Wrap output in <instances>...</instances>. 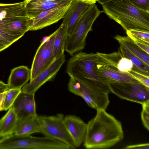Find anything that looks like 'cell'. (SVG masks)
I'll use <instances>...</instances> for the list:
<instances>
[{
    "instance_id": "obj_17",
    "label": "cell",
    "mask_w": 149,
    "mask_h": 149,
    "mask_svg": "<svg viewBox=\"0 0 149 149\" xmlns=\"http://www.w3.org/2000/svg\"><path fill=\"white\" fill-rule=\"evenodd\" d=\"M30 20L26 16L13 17L4 23V27L10 34L19 39L29 31Z\"/></svg>"
},
{
    "instance_id": "obj_33",
    "label": "cell",
    "mask_w": 149,
    "mask_h": 149,
    "mask_svg": "<svg viewBox=\"0 0 149 149\" xmlns=\"http://www.w3.org/2000/svg\"><path fill=\"white\" fill-rule=\"evenodd\" d=\"M9 89L0 93V111L4 110L3 106L5 96Z\"/></svg>"
},
{
    "instance_id": "obj_14",
    "label": "cell",
    "mask_w": 149,
    "mask_h": 149,
    "mask_svg": "<svg viewBox=\"0 0 149 149\" xmlns=\"http://www.w3.org/2000/svg\"><path fill=\"white\" fill-rule=\"evenodd\" d=\"M90 5L84 2L72 0L62 23L64 28L66 39L72 32L81 15Z\"/></svg>"
},
{
    "instance_id": "obj_8",
    "label": "cell",
    "mask_w": 149,
    "mask_h": 149,
    "mask_svg": "<svg viewBox=\"0 0 149 149\" xmlns=\"http://www.w3.org/2000/svg\"><path fill=\"white\" fill-rule=\"evenodd\" d=\"M107 84L111 92L120 98L141 104L149 100V87L139 82H116Z\"/></svg>"
},
{
    "instance_id": "obj_37",
    "label": "cell",
    "mask_w": 149,
    "mask_h": 149,
    "mask_svg": "<svg viewBox=\"0 0 149 149\" xmlns=\"http://www.w3.org/2000/svg\"></svg>"
},
{
    "instance_id": "obj_26",
    "label": "cell",
    "mask_w": 149,
    "mask_h": 149,
    "mask_svg": "<svg viewBox=\"0 0 149 149\" xmlns=\"http://www.w3.org/2000/svg\"><path fill=\"white\" fill-rule=\"evenodd\" d=\"M127 36L132 40H138L149 43V31L136 29L126 31Z\"/></svg>"
},
{
    "instance_id": "obj_32",
    "label": "cell",
    "mask_w": 149,
    "mask_h": 149,
    "mask_svg": "<svg viewBox=\"0 0 149 149\" xmlns=\"http://www.w3.org/2000/svg\"><path fill=\"white\" fill-rule=\"evenodd\" d=\"M123 148L128 149H149V144L148 143L140 144H138L130 145L125 147Z\"/></svg>"
},
{
    "instance_id": "obj_19",
    "label": "cell",
    "mask_w": 149,
    "mask_h": 149,
    "mask_svg": "<svg viewBox=\"0 0 149 149\" xmlns=\"http://www.w3.org/2000/svg\"><path fill=\"white\" fill-rule=\"evenodd\" d=\"M31 117L18 120L14 134L21 135H29L40 132L37 116Z\"/></svg>"
},
{
    "instance_id": "obj_36",
    "label": "cell",
    "mask_w": 149,
    "mask_h": 149,
    "mask_svg": "<svg viewBox=\"0 0 149 149\" xmlns=\"http://www.w3.org/2000/svg\"><path fill=\"white\" fill-rule=\"evenodd\" d=\"M1 118L0 119V124H1ZM1 138V136H0V138Z\"/></svg>"
},
{
    "instance_id": "obj_4",
    "label": "cell",
    "mask_w": 149,
    "mask_h": 149,
    "mask_svg": "<svg viewBox=\"0 0 149 149\" xmlns=\"http://www.w3.org/2000/svg\"><path fill=\"white\" fill-rule=\"evenodd\" d=\"M103 11L95 3L90 5L81 15L70 35L66 38L65 51L72 56L83 49L88 33L92 31L94 22Z\"/></svg>"
},
{
    "instance_id": "obj_30",
    "label": "cell",
    "mask_w": 149,
    "mask_h": 149,
    "mask_svg": "<svg viewBox=\"0 0 149 149\" xmlns=\"http://www.w3.org/2000/svg\"><path fill=\"white\" fill-rule=\"evenodd\" d=\"M134 6L141 10L149 12V0H129Z\"/></svg>"
},
{
    "instance_id": "obj_11",
    "label": "cell",
    "mask_w": 149,
    "mask_h": 149,
    "mask_svg": "<svg viewBox=\"0 0 149 149\" xmlns=\"http://www.w3.org/2000/svg\"><path fill=\"white\" fill-rule=\"evenodd\" d=\"M65 58L64 54L57 57L48 68L29 83L24 85L21 88L22 91L35 94L42 85L55 77L64 63Z\"/></svg>"
},
{
    "instance_id": "obj_24",
    "label": "cell",
    "mask_w": 149,
    "mask_h": 149,
    "mask_svg": "<svg viewBox=\"0 0 149 149\" xmlns=\"http://www.w3.org/2000/svg\"><path fill=\"white\" fill-rule=\"evenodd\" d=\"M6 22L0 23V52L19 39L11 35L6 31L4 25Z\"/></svg>"
},
{
    "instance_id": "obj_21",
    "label": "cell",
    "mask_w": 149,
    "mask_h": 149,
    "mask_svg": "<svg viewBox=\"0 0 149 149\" xmlns=\"http://www.w3.org/2000/svg\"><path fill=\"white\" fill-rule=\"evenodd\" d=\"M1 119L0 125L1 137L14 134L18 118L13 108L12 107L10 108Z\"/></svg>"
},
{
    "instance_id": "obj_6",
    "label": "cell",
    "mask_w": 149,
    "mask_h": 149,
    "mask_svg": "<svg viewBox=\"0 0 149 149\" xmlns=\"http://www.w3.org/2000/svg\"><path fill=\"white\" fill-rule=\"evenodd\" d=\"M68 86L69 91L81 97L89 107L96 110H106L110 102L108 93L88 86L74 79L70 78Z\"/></svg>"
},
{
    "instance_id": "obj_7",
    "label": "cell",
    "mask_w": 149,
    "mask_h": 149,
    "mask_svg": "<svg viewBox=\"0 0 149 149\" xmlns=\"http://www.w3.org/2000/svg\"><path fill=\"white\" fill-rule=\"evenodd\" d=\"M64 117L62 113L54 116H38L40 133L64 143L70 149H76L77 148L64 123Z\"/></svg>"
},
{
    "instance_id": "obj_16",
    "label": "cell",
    "mask_w": 149,
    "mask_h": 149,
    "mask_svg": "<svg viewBox=\"0 0 149 149\" xmlns=\"http://www.w3.org/2000/svg\"><path fill=\"white\" fill-rule=\"evenodd\" d=\"M30 70L27 66L22 65L14 68L11 70L8 79V88L21 89L30 79Z\"/></svg>"
},
{
    "instance_id": "obj_10",
    "label": "cell",
    "mask_w": 149,
    "mask_h": 149,
    "mask_svg": "<svg viewBox=\"0 0 149 149\" xmlns=\"http://www.w3.org/2000/svg\"><path fill=\"white\" fill-rule=\"evenodd\" d=\"M72 0L65 2L51 9L42 12L30 19L29 31L40 30L57 22L63 19L70 7Z\"/></svg>"
},
{
    "instance_id": "obj_27",
    "label": "cell",
    "mask_w": 149,
    "mask_h": 149,
    "mask_svg": "<svg viewBox=\"0 0 149 149\" xmlns=\"http://www.w3.org/2000/svg\"><path fill=\"white\" fill-rule=\"evenodd\" d=\"M117 66L120 72L127 73L132 69L134 64L130 59L123 56L118 60Z\"/></svg>"
},
{
    "instance_id": "obj_35",
    "label": "cell",
    "mask_w": 149,
    "mask_h": 149,
    "mask_svg": "<svg viewBox=\"0 0 149 149\" xmlns=\"http://www.w3.org/2000/svg\"><path fill=\"white\" fill-rule=\"evenodd\" d=\"M96 1H97L101 4L102 5L106 3H107L111 0H96Z\"/></svg>"
},
{
    "instance_id": "obj_1",
    "label": "cell",
    "mask_w": 149,
    "mask_h": 149,
    "mask_svg": "<svg viewBox=\"0 0 149 149\" xmlns=\"http://www.w3.org/2000/svg\"><path fill=\"white\" fill-rule=\"evenodd\" d=\"M87 124L84 146L87 149H107L122 141L124 132L121 122L105 110L97 109Z\"/></svg>"
},
{
    "instance_id": "obj_25",
    "label": "cell",
    "mask_w": 149,
    "mask_h": 149,
    "mask_svg": "<svg viewBox=\"0 0 149 149\" xmlns=\"http://www.w3.org/2000/svg\"><path fill=\"white\" fill-rule=\"evenodd\" d=\"M21 91V89H11L8 90L4 101V110L7 111L12 107L16 98Z\"/></svg>"
},
{
    "instance_id": "obj_12",
    "label": "cell",
    "mask_w": 149,
    "mask_h": 149,
    "mask_svg": "<svg viewBox=\"0 0 149 149\" xmlns=\"http://www.w3.org/2000/svg\"><path fill=\"white\" fill-rule=\"evenodd\" d=\"M18 120L37 116L35 94L21 91L18 95L12 107Z\"/></svg>"
},
{
    "instance_id": "obj_3",
    "label": "cell",
    "mask_w": 149,
    "mask_h": 149,
    "mask_svg": "<svg viewBox=\"0 0 149 149\" xmlns=\"http://www.w3.org/2000/svg\"><path fill=\"white\" fill-rule=\"evenodd\" d=\"M97 56L96 53L82 52L73 55L67 61V72L70 78L109 93L111 92L108 84L101 81L95 72Z\"/></svg>"
},
{
    "instance_id": "obj_2",
    "label": "cell",
    "mask_w": 149,
    "mask_h": 149,
    "mask_svg": "<svg viewBox=\"0 0 149 149\" xmlns=\"http://www.w3.org/2000/svg\"><path fill=\"white\" fill-rule=\"evenodd\" d=\"M102 7L103 12L126 31H149V12L138 8L129 0H111Z\"/></svg>"
},
{
    "instance_id": "obj_9",
    "label": "cell",
    "mask_w": 149,
    "mask_h": 149,
    "mask_svg": "<svg viewBox=\"0 0 149 149\" xmlns=\"http://www.w3.org/2000/svg\"><path fill=\"white\" fill-rule=\"evenodd\" d=\"M58 29L42 41L37 50L30 69V81L48 68L55 58L53 45Z\"/></svg>"
},
{
    "instance_id": "obj_34",
    "label": "cell",
    "mask_w": 149,
    "mask_h": 149,
    "mask_svg": "<svg viewBox=\"0 0 149 149\" xmlns=\"http://www.w3.org/2000/svg\"><path fill=\"white\" fill-rule=\"evenodd\" d=\"M79 1L89 3L91 4L95 3L96 2V0H73Z\"/></svg>"
},
{
    "instance_id": "obj_20",
    "label": "cell",
    "mask_w": 149,
    "mask_h": 149,
    "mask_svg": "<svg viewBox=\"0 0 149 149\" xmlns=\"http://www.w3.org/2000/svg\"><path fill=\"white\" fill-rule=\"evenodd\" d=\"M120 45L137 57L149 66V54L139 47L128 36L117 35L114 37Z\"/></svg>"
},
{
    "instance_id": "obj_18",
    "label": "cell",
    "mask_w": 149,
    "mask_h": 149,
    "mask_svg": "<svg viewBox=\"0 0 149 149\" xmlns=\"http://www.w3.org/2000/svg\"><path fill=\"white\" fill-rule=\"evenodd\" d=\"M27 0L10 4L0 3V22L8 21L11 18L26 16L25 6Z\"/></svg>"
},
{
    "instance_id": "obj_31",
    "label": "cell",
    "mask_w": 149,
    "mask_h": 149,
    "mask_svg": "<svg viewBox=\"0 0 149 149\" xmlns=\"http://www.w3.org/2000/svg\"><path fill=\"white\" fill-rule=\"evenodd\" d=\"M132 40L141 49L149 54V43L142 40Z\"/></svg>"
},
{
    "instance_id": "obj_22",
    "label": "cell",
    "mask_w": 149,
    "mask_h": 149,
    "mask_svg": "<svg viewBox=\"0 0 149 149\" xmlns=\"http://www.w3.org/2000/svg\"><path fill=\"white\" fill-rule=\"evenodd\" d=\"M119 50L123 56L132 61L134 64L132 69L149 76V66L122 46L120 45Z\"/></svg>"
},
{
    "instance_id": "obj_29",
    "label": "cell",
    "mask_w": 149,
    "mask_h": 149,
    "mask_svg": "<svg viewBox=\"0 0 149 149\" xmlns=\"http://www.w3.org/2000/svg\"><path fill=\"white\" fill-rule=\"evenodd\" d=\"M142 109L141 113L142 123L145 127L149 130V100L142 104Z\"/></svg>"
},
{
    "instance_id": "obj_13",
    "label": "cell",
    "mask_w": 149,
    "mask_h": 149,
    "mask_svg": "<svg viewBox=\"0 0 149 149\" xmlns=\"http://www.w3.org/2000/svg\"><path fill=\"white\" fill-rule=\"evenodd\" d=\"M63 122L76 147H79L84 142L87 124L79 117L74 115L64 116Z\"/></svg>"
},
{
    "instance_id": "obj_23",
    "label": "cell",
    "mask_w": 149,
    "mask_h": 149,
    "mask_svg": "<svg viewBox=\"0 0 149 149\" xmlns=\"http://www.w3.org/2000/svg\"><path fill=\"white\" fill-rule=\"evenodd\" d=\"M66 39L65 30L61 24L56 35L53 45V53L55 58L64 54Z\"/></svg>"
},
{
    "instance_id": "obj_15",
    "label": "cell",
    "mask_w": 149,
    "mask_h": 149,
    "mask_svg": "<svg viewBox=\"0 0 149 149\" xmlns=\"http://www.w3.org/2000/svg\"><path fill=\"white\" fill-rule=\"evenodd\" d=\"M71 0H27L25 6L26 16L30 19L45 11Z\"/></svg>"
},
{
    "instance_id": "obj_28",
    "label": "cell",
    "mask_w": 149,
    "mask_h": 149,
    "mask_svg": "<svg viewBox=\"0 0 149 149\" xmlns=\"http://www.w3.org/2000/svg\"><path fill=\"white\" fill-rule=\"evenodd\" d=\"M127 73L146 86L149 87V76L132 69Z\"/></svg>"
},
{
    "instance_id": "obj_5",
    "label": "cell",
    "mask_w": 149,
    "mask_h": 149,
    "mask_svg": "<svg viewBox=\"0 0 149 149\" xmlns=\"http://www.w3.org/2000/svg\"><path fill=\"white\" fill-rule=\"evenodd\" d=\"M96 53L94 70L101 81L107 84L116 82H139L128 74L122 73L118 70V61L123 56L119 50L109 54Z\"/></svg>"
}]
</instances>
